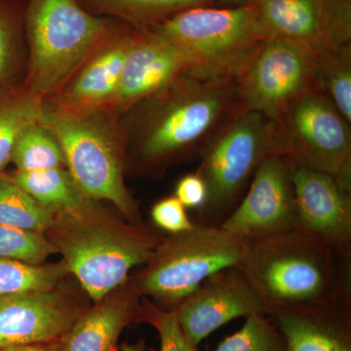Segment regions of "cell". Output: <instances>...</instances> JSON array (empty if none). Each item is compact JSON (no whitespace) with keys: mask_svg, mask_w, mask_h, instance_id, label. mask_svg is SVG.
<instances>
[{"mask_svg":"<svg viewBox=\"0 0 351 351\" xmlns=\"http://www.w3.org/2000/svg\"><path fill=\"white\" fill-rule=\"evenodd\" d=\"M239 107L237 80L182 75L119 114L126 163L145 172L199 157Z\"/></svg>","mask_w":351,"mask_h":351,"instance_id":"cell-1","label":"cell"},{"mask_svg":"<svg viewBox=\"0 0 351 351\" xmlns=\"http://www.w3.org/2000/svg\"><path fill=\"white\" fill-rule=\"evenodd\" d=\"M269 308L351 301V255L304 230L252 240L239 267Z\"/></svg>","mask_w":351,"mask_h":351,"instance_id":"cell-2","label":"cell"},{"mask_svg":"<svg viewBox=\"0 0 351 351\" xmlns=\"http://www.w3.org/2000/svg\"><path fill=\"white\" fill-rule=\"evenodd\" d=\"M44 235L94 302L124 285L132 269L149 262L162 239L144 223L119 219L90 198L56 212Z\"/></svg>","mask_w":351,"mask_h":351,"instance_id":"cell-3","label":"cell"},{"mask_svg":"<svg viewBox=\"0 0 351 351\" xmlns=\"http://www.w3.org/2000/svg\"><path fill=\"white\" fill-rule=\"evenodd\" d=\"M39 121L56 138L66 169L84 196L108 201L127 221L144 223L124 182L126 152L119 113L69 112L44 101Z\"/></svg>","mask_w":351,"mask_h":351,"instance_id":"cell-4","label":"cell"},{"mask_svg":"<svg viewBox=\"0 0 351 351\" xmlns=\"http://www.w3.org/2000/svg\"><path fill=\"white\" fill-rule=\"evenodd\" d=\"M117 22L88 12L77 0H27L23 17L29 50L25 87L44 100L54 94Z\"/></svg>","mask_w":351,"mask_h":351,"instance_id":"cell-5","label":"cell"},{"mask_svg":"<svg viewBox=\"0 0 351 351\" xmlns=\"http://www.w3.org/2000/svg\"><path fill=\"white\" fill-rule=\"evenodd\" d=\"M249 243L221 226L196 223L186 232L162 237L132 280L142 297L165 311H176L208 277L239 267Z\"/></svg>","mask_w":351,"mask_h":351,"instance_id":"cell-6","label":"cell"},{"mask_svg":"<svg viewBox=\"0 0 351 351\" xmlns=\"http://www.w3.org/2000/svg\"><path fill=\"white\" fill-rule=\"evenodd\" d=\"M186 55L189 75L237 80L263 43L251 5L196 7L151 29Z\"/></svg>","mask_w":351,"mask_h":351,"instance_id":"cell-7","label":"cell"},{"mask_svg":"<svg viewBox=\"0 0 351 351\" xmlns=\"http://www.w3.org/2000/svg\"><path fill=\"white\" fill-rule=\"evenodd\" d=\"M269 154L331 175L351 191L350 124L317 84L274 120Z\"/></svg>","mask_w":351,"mask_h":351,"instance_id":"cell-8","label":"cell"},{"mask_svg":"<svg viewBox=\"0 0 351 351\" xmlns=\"http://www.w3.org/2000/svg\"><path fill=\"white\" fill-rule=\"evenodd\" d=\"M274 121L239 107L201 152L196 174L206 184L201 225L219 226L230 213L246 182L270 154Z\"/></svg>","mask_w":351,"mask_h":351,"instance_id":"cell-9","label":"cell"},{"mask_svg":"<svg viewBox=\"0 0 351 351\" xmlns=\"http://www.w3.org/2000/svg\"><path fill=\"white\" fill-rule=\"evenodd\" d=\"M318 55L301 44L265 38L237 77L239 107L276 120L315 86Z\"/></svg>","mask_w":351,"mask_h":351,"instance_id":"cell-10","label":"cell"},{"mask_svg":"<svg viewBox=\"0 0 351 351\" xmlns=\"http://www.w3.org/2000/svg\"><path fill=\"white\" fill-rule=\"evenodd\" d=\"M265 38L286 39L320 56L351 43V0H250Z\"/></svg>","mask_w":351,"mask_h":351,"instance_id":"cell-11","label":"cell"},{"mask_svg":"<svg viewBox=\"0 0 351 351\" xmlns=\"http://www.w3.org/2000/svg\"><path fill=\"white\" fill-rule=\"evenodd\" d=\"M293 167L282 156H265L252 177L248 193L219 226L249 241L297 228Z\"/></svg>","mask_w":351,"mask_h":351,"instance_id":"cell-12","label":"cell"},{"mask_svg":"<svg viewBox=\"0 0 351 351\" xmlns=\"http://www.w3.org/2000/svg\"><path fill=\"white\" fill-rule=\"evenodd\" d=\"M175 311L184 337L195 348L230 321L269 314L267 304L239 267L208 277Z\"/></svg>","mask_w":351,"mask_h":351,"instance_id":"cell-13","label":"cell"},{"mask_svg":"<svg viewBox=\"0 0 351 351\" xmlns=\"http://www.w3.org/2000/svg\"><path fill=\"white\" fill-rule=\"evenodd\" d=\"M135 29L117 22L68 82L45 100L69 112L112 110Z\"/></svg>","mask_w":351,"mask_h":351,"instance_id":"cell-14","label":"cell"},{"mask_svg":"<svg viewBox=\"0 0 351 351\" xmlns=\"http://www.w3.org/2000/svg\"><path fill=\"white\" fill-rule=\"evenodd\" d=\"M83 311L57 287L0 295V350L59 341Z\"/></svg>","mask_w":351,"mask_h":351,"instance_id":"cell-15","label":"cell"},{"mask_svg":"<svg viewBox=\"0 0 351 351\" xmlns=\"http://www.w3.org/2000/svg\"><path fill=\"white\" fill-rule=\"evenodd\" d=\"M298 228L351 255V191L336 178L293 167Z\"/></svg>","mask_w":351,"mask_h":351,"instance_id":"cell-16","label":"cell"},{"mask_svg":"<svg viewBox=\"0 0 351 351\" xmlns=\"http://www.w3.org/2000/svg\"><path fill=\"white\" fill-rule=\"evenodd\" d=\"M189 73L186 55L154 32H136L113 101L121 114L177 78Z\"/></svg>","mask_w":351,"mask_h":351,"instance_id":"cell-17","label":"cell"},{"mask_svg":"<svg viewBox=\"0 0 351 351\" xmlns=\"http://www.w3.org/2000/svg\"><path fill=\"white\" fill-rule=\"evenodd\" d=\"M269 317L288 351H351V301L291 307Z\"/></svg>","mask_w":351,"mask_h":351,"instance_id":"cell-18","label":"cell"},{"mask_svg":"<svg viewBox=\"0 0 351 351\" xmlns=\"http://www.w3.org/2000/svg\"><path fill=\"white\" fill-rule=\"evenodd\" d=\"M140 295L133 280L80 314L62 339L63 351H119L120 335L137 320Z\"/></svg>","mask_w":351,"mask_h":351,"instance_id":"cell-19","label":"cell"},{"mask_svg":"<svg viewBox=\"0 0 351 351\" xmlns=\"http://www.w3.org/2000/svg\"><path fill=\"white\" fill-rule=\"evenodd\" d=\"M98 17L123 23L136 31L147 32L177 14L196 7L218 6L216 0H77Z\"/></svg>","mask_w":351,"mask_h":351,"instance_id":"cell-20","label":"cell"},{"mask_svg":"<svg viewBox=\"0 0 351 351\" xmlns=\"http://www.w3.org/2000/svg\"><path fill=\"white\" fill-rule=\"evenodd\" d=\"M9 177L32 198L55 212L73 209L87 198L64 168L31 172L16 171Z\"/></svg>","mask_w":351,"mask_h":351,"instance_id":"cell-21","label":"cell"},{"mask_svg":"<svg viewBox=\"0 0 351 351\" xmlns=\"http://www.w3.org/2000/svg\"><path fill=\"white\" fill-rule=\"evenodd\" d=\"M43 105L44 99L25 86L0 98V174L21 132L40 119Z\"/></svg>","mask_w":351,"mask_h":351,"instance_id":"cell-22","label":"cell"},{"mask_svg":"<svg viewBox=\"0 0 351 351\" xmlns=\"http://www.w3.org/2000/svg\"><path fill=\"white\" fill-rule=\"evenodd\" d=\"M56 212L32 198L10 179L0 174V223L44 234Z\"/></svg>","mask_w":351,"mask_h":351,"instance_id":"cell-23","label":"cell"},{"mask_svg":"<svg viewBox=\"0 0 351 351\" xmlns=\"http://www.w3.org/2000/svg\"><path fill=\"white\" fill-rule=\"evenodd\" d=\"M11 162L16 171H31L64 168V156L59 143L41 122L24 129L14 145Z\"/></svg>","mask_w":351,"mask_h":351,"instance_id":"cell-24","label":"cell"},{"mask_svg":"<svg viewBox=\"0 0 351 351\" xmlns=\"http://www.w3.org/2000/svg\"><path fill=\"white\" fill-rule=\"evenodd\" d=\"M68 274L63 260L49 265H32L0 257V295L51 290L58 287Z\"/></svg>","mask_w":351,"mask_h":351,"instance_id":"cell-25","label":"cell"},{"mask_svg":"<svg viewBox=\"0 0 351 351\" xmlns=\"http://www.w3.org/2000/svg\"><path fill=\"white\" fill-rule=\"evenodd\" d=\"M316 83L351 124V43L318 56Z\"/></svg>","mask_w":351,"mask_h":351,"instance_id":"cell-26","label":"cell"},{"mask_svg":"<svg viewBox=\"0 0 351 351\" xmlns=\"http://www.w3.org/2000/svg\"><path fill=\"white\" fill-rule=\"evenodd\" d=\"M213 351H288L285 339L265 314L246 317L243 327L223 339Z\"/></svg>","mask_w":351,"mask_h":351,"instance_id":"cell-27","label":"cell"},{"mask_svg":"<svg viewBox=\"0 0 351 351\" xmlns=\"http://www.w3.org/2000/svg\"><path fill=\"white\" fill-rule=\"evenodd\" d=\"M55 253L45 235L0 223V257L41 265Z\"/></svg>","mask_w":351,"mask_h":351,"instance_id":"cell-28","label":"cell"},{"mask_svg":"<svg viewBox=\"0 0 351 351\" xmlns=\"http://www.w3.org/2000/svg\"><path fill=\"white\" fill-rule=\"evenodd\" d=\"M136 321L149 323L156 330L160 339L159 351H197L184 337L175 311H165L142 297Z\"/></svg>","mask_w":351,"mask_h":351,"instance_id":"cell-29","label":"cell"},{"mask_svg":"<svg viewBox=\"0 0 351 351\" xmlns=\"http://www.w3.org/2000/svg\"><path fill=\"white\" fill-rule=\"evenodd\" d=\"M24 13L0 0V80L5 75L16 40L22 29Z\"/></svg>","mask_w":351,"mask_h":351,"instance_id":"cell-30","label":"cell"},{"mask_svg":"<svg viewBox=\"0 0 351 351\" xmlns=\"http://www.w3.org/2000/svg\"><path fill=\"white\" fill-rule=\"evenodd\" d=\"M154 225L170 234L186 232L195 226L186 214V209L175 196L159 200L152 208Z\"/></svg>","mask_w":351,"mask_h":351,"instance_id":"cell-31","label":"cell"},{"mask_svg":"<svg viewBox=\"0 0 351 351\" xmlns=\"http://www.w3.org/2000/svg\"><path fill=\"white\" fill-rule=\"evenodd\" d=\"M175 197L186 207L199 211L207 199V188L199 175L184 176L175 189Z\"/></svg>","mask_w":351,"mask_h":351,"instance_id":"cell-32","label":"cell"},{"mask_svg":"<svg viewBox=\"0 0 351 351\" xmlns=\"http://www.w3.org/2000/svg\"><path fill=\"white\" fill-rule=\"evenodd\" d=\"M0 351H63V343L62 339H59L51 343L8 346L1 348Z\"/></svg>","mask_w":351,"mask_h":351,"instance_id":"cell-33","label":"cell"},{"mask_svg":"<svg viewBox=\"0 0 351 351\" xmlns=\"http://www.w3.org/2000/svg\"><path fill=\"white\" fill-rule=\"evenodd\" d=\"M145 348V341L141 339L136 343H123L120 348V351H144Z\"/></svg>","mask_w":351,"mask_h":351,"instance_id":"cell-34","label":"cell"},{"mask_svg":"<svg viewBox=\"0 0 351 351\" xmlns=\"http://www.w3.org/2000/svg\"><path fill=\"white\" fill-rule=\"evenodd\" d=\"M216 1L228 7L250 5V0H216Z\"/></svg>","mask_w":351,"mask_h":351,"instance_id":"cell-35","label":"cell"}]
</instances>
